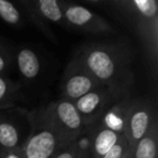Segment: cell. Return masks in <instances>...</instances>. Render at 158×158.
<instances>
[{
	"instance_id": "14",
	"label": "cell",
	"mask_w": 158,
	"mask_h": 158,
	"mask_svg": "<svg viewBox=\"0 0 158 158\" xmlns=\"http://www.w3.org/2000/svg\"><path fill=\"white\" fill-rule=\"evenodd\" d=\"M20 98V86L7 76H0V108L11 107Z\"/></svg>"
},
{
	"instance_id": "10",
	"label": "cell",
	"mask_w": 158,
	"mask_h": 158,
	"mask_svg": "<svg viewBox=\"0 0 158 158\" xmlns=\"http://www.w3.org/2000/svg\"><path fill=\"white\" fill-rule=\"evenodd\" d=\"M89 130H91V138L89 139L91 158H102L125 136L98 123L90 127Z\"/></svg>"
},
{
	"instance_id": "19",
	"label": "cell",
	"mask_w": 158,
	"mask_h": 158,
	"mask_svg": "<svg viewBox=\"0 0 158 158\" xmlns=\"http://www.w3.org/2000/svg\"><path fill=\"white\" fill-rule=\"evenodd\" d=\"M14 59L11 52L0 44V76H6V74L11 68Z\"/></svg>"
},
{
	"instance_id": "16",
	"label": "cell",
	"mask_w": 158,
	"mask_h": 158,
	"mask_svg": "<svg viewBox=\"0 0 158 158\" xmlns=\"http://www.w3.org/2000/svg\"><path fill=\"white\" fill-rule=\"evenodd\" d=\"M21 5L24 7L25 11H26L27 14L29 15L31 22H33L34 24H35L36 26H37L38 28H39L40 31H41L42 33H44V35L49 38V39L55 41V36L53 35L52 31H51L50 27H49L48 23H47L46 21H44V19L39 15V13H38L37 11H36V9L34 8L33 3H31V0H22V1H21Z\"/></svg>"
},
{
	"instance_id": "6",
	"label": "cell",
	"mask_w": 158,
	"mask_h": 158,
	"mask_svg": "<svg viewBox=\"0 0 158 158\" xmlns=\"http://www.w3.org/2000/svg\"><path fill=\"white\" fill-rule=\"evenodd\" d=\"M44 110L55 127L72 141L78 140L88 130L73 102L60 99L48 104Z\"/></svg>"
},
{
	"instance_id": "3",
	"label": "cell",
	"mask_w": 158,
	"mask_h": 158,
	"mask_svg": "<svg viewBox=\"0 0 158 158\" xmlns=\"http://www.w3.org/2000/svg\"><path fill=\"white\" fill-rule=\"evenodd\" d=\"M29 120L31 133L21 146L25 158H52L61 149L75 142L55 127L44 108L31 113Z\"/></svg>"
},
{
	"instance_id": "7",
	"label": "cell",
	"mask_w": 158,
	"mask_h": 158,
	"mask_svg": "<svg viewBox=\"0 0 158 158\" xmlns=\"http://www.w3.org/2000/svg\"><path fill=\"white\" fill-rule=\"evenodd\" d=\"M157 120L152 102L145 99H132L126 125L125 138L130 148L134 146Z\"/></svg>"
},
{
	"instance_id": "18",
	"label": "cell",
	"mask_w": 158,
	"mask_h": 158,
	"mask_svg": "<svg viewBox=\"0 0 158 158\" xmlns=\"http://www.w3.org/2000/svg\"><path fill=\"white\" fill-rule=\"evenodd\" d=\"M52 158H86V153L81 145V136L68 146L61 149Z\"/></svg>"
},
{
	"instance_id": "22",
	"label": "cell",
	"mask_w": 158,
	"mask_h": 158,
	"mask_svg": "<svg viewBox=\"0 0 158 158\" xmlns=\"http://www.w3.org/2000/svg\"><path fill=\"white\" fill-rule=\"evenodd\" d=\"M121 158H133V154H132V148L128 147V149L125 152V154L123 155Z\"/></svg>"
},
{
	"instance_id": "15",
	"label": "cell",
	"mask_w": 158,
	"mask_h": 158,
	"mask_svg": "<svg viewBox=\"0 0 158 158\" xmlns=\"http://www.w3.org/2000/svg\"><path fill=\"white\" fill-rule=\"evenodd\" d=\"M20 134L13 123L0 117V149H13L19 146Z\"/></svg>"
},
{
	"instance_id": "17",
	"label": "cell",
	"mask_w": 158,
	"mask_h": 158,
	"mask_svg": "<svg viewBox=\"0 0 158 158\" xmlns=\"http://www.w3.org/2000/svg\"><path fill=\"white\" fill-rule=\"evenodd\" d=\"M0 19L7 24L18 26L21 24V13L13 2L8 0H0Z\"/></svg>"
},
{
	"instance_id": "8",
	"label": "cell",
	"mask_w": 158,
	"mask_h": 158,
	"mask_svg": "<svg viewBox=\"0 0 158 158\" xmlns=\"http://www.w3.org/2000/svg\"><path fill=\"white\" fill-rule=\"evenodd\" d=\"M120 97H117L105 87H100L73 102L81 116L87 129L99 121L108 106ZM125 98V97H123Z\"/></svg>"
},
{
	"instance_id": "12",
	"label": "cell",
	"mask_w": 158,
	"mask_h": 158,
	"mask_svg": "<svg viewBox=\"0 0 158 158\" xmlns=\"http://www.w3.org/2000/svg\"><path fill=\"white\" fill-rule=\"evenodd\" d=\"M133 158H157L158 156V123L152 125L146 134L132 147Z\"/></svg>"
},
{
	"instance_id": "9",
	"label": "cell",
	"mask_w": 158,
	"mask_h": 158,
	"mask_svg": "<svg viewBox=\"0 0 158 158\" xmlns=\"http://www.w3.org/2000/svg\"><path fill=\"white\" fill-rule=\"evenodd\" d=\"M132 98L125 97L115 100L107 110L104 112L101 118L98 121V125L110 129L120 135H125L126 125H127L128 115H129L130 106H131ZM95 123V125H97Z\"/></svg>"
},
{
	"instance_id": "20",
	"label": "cell",
	"mask_w": 158,
	"mask_h": 158,
	"mask_svg": "<svg viewBox=\"0 0 158 158\" xmlns=\"http://www.w3.org/2000/svg\"><path fill=\"white\" fill-rule=\"evenodd\" d=\"M129 145H128V142L126 140V138H121L119 140V142L117 143L115 146L112 147L110 152H108L106 155H104L102 158H121L123 155L125 154V152L128 149Z\"/></svg>"
},
{
	"instance_id": "2",
	"label": "cell",
	"mask_w": 158,
	"mask_h": 158,
	"mask_svg": "<svg viewBox=\"0 0 158 158\" xmlns=\"http://www.w3.org/2000/svg\"><path fill=\"white\" fill-rule=\"evenodd\" d=\"M115 5L134 27L147 59L156 68L158 53L157 0H120Z\"/></svg>"
},
{
	"instance_id": "5",
	"label": "cell",
	"mask_w": 158,
	"mask_h": 158,
	"mask_svg": "<svg viewBox=\"0 0 158 158\" xmlns=\"http://www.w3.org/2000/svg\"><path fill=\"white\" fill-rule=\"evenodd\" d=\"M63 12L65 24L77 31L93 35L116 33L110 22L84 6L63 1Z\"/></svg>"
},
{
	"instance_id": "4",
	"label": "cell",
	"mask_w": 158,
	"mask_h": 158,
	"mask_svg": "<svg viewBox=\"0 0 158 158\" xmlns=\"http://www.w3.org/2000/svg\"><path fill=\"white\" fill-rule=\"evenodd\" d=\"M103 87L97 79L84 67L80 62L73 57L67 64L61 84L62 99L75 102L82 95Z\"/></svg>"
},
{
	"instance_id": "13",
	"label": "cell",
	"mask_w": 158,
	"mask_h": 158,
	"mask_svg": "<svg viewBox=\"0 0 158 158\" xmlns=\"http://www.w3.org/2000/svg\"><path fill=\"white\" fill-rule=\"evenodd\" d=\"M36 11L47 23L65 24L63 12V1L60 0H34L31 1Z\"/></svg>"
},
{
	"instance_id": "21",
	"label": "cell",
	"mask_w": 158,
	"mask_h": 158,
	"mask_svg": "<svg viewBox=\"0 0 158 158\" xmlns=\"http://www.w3.org/2000/svg\"><path fill=\"white\" fill-rule=\"evenodd\" d=\"M0 158H25V156L20 146L13 149H0Z\"/></svg>"
},
{
	"instance_id": "11",
	"label": "cell",
	"mask_w": 158,
	"mask_h": 158,
	"mask_svg": "<svg viewBox=\"0 0 158 158\" xmlns=\"http://www.w3.org/2000/svg\"><path fill=\"white\" fill-rule=\"evenodd\" d=\"M14 62L21 75L28 80L35 79L41 70V63L38 55L36 54L35 51L26 47L19 49Z\"/></svg>"
},
{
	"instance_id": "1",
	"label": "cell",
	"mask_w": 158,
	"mask_h": 158,
	"mask_svg": "<svg viewBox=\"0 0 158 158\" xmlns=\"http://www.w3.org/2000/svg\"><path fill=\"white\" fill-rule=\"evenodd\" d=\"M103 87L117 97H129L134 84L132 53L116 42H93L80 47L75 55Z\"/></svg>"
}]
</instances>
